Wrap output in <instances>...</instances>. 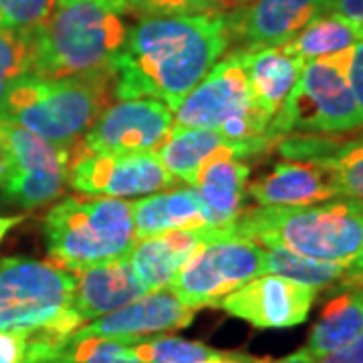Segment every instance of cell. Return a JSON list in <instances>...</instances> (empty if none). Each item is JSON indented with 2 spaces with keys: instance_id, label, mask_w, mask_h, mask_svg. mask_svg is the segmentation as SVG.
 Here are the masks:
<instances>
[{
  "instance_id": "6da1fadb",
  "label": "cell",
  "mask_w": 363,
  "mask_h": 363,
  "mask_svg": "<svg viewBox=\"0 0 363 363\" xmlns=\"http://www.w3.org/2000/svg\"><path fill=\"white\" fill-rule=\"evenodd\" d=\"M230 45L226 14L145 16L128 28L113 63L119 99H157L176 111Z\"/></svg>"
},
{
  "instance_id": "7a4b0ae2",
  "label": "cell",
  "mask_w": 363,
  "mask_h": 363,
  "mask_svg": "<svg viewBox=\"0 0 363 363\" xmlns=\"http://www.w3.org/2000/svg\"><path fill=\"white\" fill-rule=\"evenodd\" d=\"M128 37L123 6L105 0H57L35 30V77H113Z\"/></svg>"
},
{
  "instance_id": "3957f363",
  "label": "cell",
  "mask_w": 363,
  "mask_h": 363,
  "mask_svg": "<svg viewBox=\"0 0 363 363\" xmlns=\"http://www.w3.org/2000/svg\"><path fill=\"white\" fill-rule=\"evenodd\" d=\"M224 228L264 248H285L363 271V212L345 200L303 208H250Z\"/></svg>"
},
{
  "instance_id": "277c9868",
  "label": "cell",
  "mask_w": 363,
  "mask_h": 363,
  "mask_svg": "<svg viewBox=\"0 0 363 363\" xmlns=\"http://www.w3.org/2000/svg\"><path fill=\"white\" fill-rule=\"evenodd\" d=\"M111 79L26 75L0 105V119L25 128L57 147L75 152L105 109Z\"/></svg>"
},
{
  "instance_id": "5b68a950",
  "label": "cell",
  "mask_w": 363,
  "mask_h": 363,
  "mask_svg": "<svg viewBox=\"0 0 363 363\" xmlns=\"http://www.w3.org/2000/svg\"><path fill=\"white\" fill-rule=\"evenodd\" d=\"M43 230L49 260L69 271L128 255L135 245L131 204L123 198L69 196L49 210Z\"/></svg>"
},
{
  "instance_id": "8992f818",
  "label": "cell",
  "mask_w": 363,
  "mask_h": 363,
  "mask_svg": "<svg viewBox=\"0 0 363 363\" xmlns=\"http://www.w3.org/2000/svg\"><path fill=\"white\" fill-rule=\"evenodd\" d=\"M77 277L51 260L0 259V329L71 339L83 327L73 311Z\"/></svg>"
},
{
  "instance_id": "52a82bcc",
  "label": "cell",
  "mask_w": 363,
  "mask_h": 363,
  "mask_svg": "<svg viewBox=\"0 0 363 363\" xmlns=\"http://www.w3.org/2000/svg\"><path fill=\"white\" fill-rule=\"evenodd\" d=\"M174 113L176 125L218 131L230 142L252 145L257 154L274 143L269 135L271 119L255 104L236 51L212 67Z\"/></svg>"
},
{
  "instance_id": "ba28073f",
  "label": "cell",
  "mask_w": 363,
  "mask_h": 363,
  "mask_svg": "<svg viewBox=\"0 0 363 363\" xmlns=\"http://www.w3.org/2000/svg\"><path fill=\"white\" fill-rule=\"evenodd\" d=\"M351 49L305 61L297 85L272 117L269 135L281 142L289 133H347L363 125V111L351 91Z\"/></svg>"
},
{
  "instance_id": "9c48e42d",
  "label": "cell",
  "mask_w": 363,
  "mask_h": 363,
  "mask_svg": "<svg viewBox=\"0 0 363 363\" xmlns=\"http://www.w3.org/2000/svg\"><path fill=\"white\" fill-rule=\"evenodd\" d=\"M264 272L262 247L208 226L206 238L176 272L169 291L190 309L218 307L226 295Z\"/></svg>"
},
{
  "instance_id": "30bf717a",
  "label": "cell",
  "mask_w": 363,
  "mask_h": 363,
  "mask_svg": "<svg viewBox=\"0 0 363 363\" xmlns=\"http://www.w3.org/2000/svg\"><path fill=\"white\" fill-rule=\"evenodd\" d=\"M67 184L75 192L87 196L138 198L168 190L176 184V178L154 152L105 154L91 152L81 142L71 157Z\"/></svg>"
},
{
  "instance_id": "8fae6325",
  "label": "cell",
  "mask_w": 363,
  "mask_h": 363,
  "mask_svg": "<svg viewBox=\"0 0 363 363\" xmlns=\"http://www.w3.org/2000/svg\"><path fill=\"white\" fill-rule=\"evenodd\" d=\"M0 131L11 152V172L4 182L6 196L25 210L55 200L65 188L75 152L45 142L6 119H0Z\"/></svg>"
},
{
  "instance_id": "7c38bea8",
  "label": "cell",
  "mask_w": 363,
  "mask_h": 363,
  "mask_svg": "<svg viewBox=\"0 0 363 363\" xmlns=\"http://www.w3.org/2000/svg\"><path fill=\"white\" fill-rule=\"evenodd\" d=\"M172 125L174 111L166 104L150 97L121 99L101 111L83 138V147L105 154L154 152Z\"/></svg>"
},
{
  "instance_id": "4fadbf2b",
  "label": "cell",
  "mask_w": 363,
  "mask_h": 363,
  "mask_svg": "<svg viewBox=\"0 0 363 363\" xmlns=\"http://www.w3.org/2000/svg\"><path fill=\"white\" fill-rule=\"evenodd\" d=\"M317 289L262 272L222 298L226 313L257 329H286L307 321Z\"/></svg>"
},
{
  "instance_id": "5bb4252c",
  "label": "cell",
  "mask_w": 363,
  "mask_h": 363,
  "mask_svg": "<svg viewBox=\"0 0 363 363\" xmlns=\"http://www.w3.org/2000/svg\"><path fill=\"white\" fill-rule=\"evenodd\" d=\"M329 13V0H250L226 14L230 43L240 49L285 45L317 16Z\"/></svg>"
},
{
  "instance_id": "9a60e30c",
  "label": "cell",
  "mask_w": 363,
  "mask_h": 363,
  "mask_svg": "<svg viewBox=\"0 0 363 363\" xmlns=\"http://www.w3.org/2000/svg\"><path fill=\"white\" fill-rule=\"evenodd\" d=\"M247 194L259 206L303 208L339 200V188L335 172L327 157H286L252 182L247 188Z\"/></svg>"
},
{
  "instance_id": "2e32d148",
  "label": "cell",
  "mask_w": 363,
  "mask_h": 363,
  "mask_svg": "<svg viewBox=\"0 0 363 363\" xmlns=\"http://www.w3.org/2000/svg\"><path fill=\"white\" fill-rule=\"evenodd\" d=\"M194 321V309L186 307L169 289L145 293L143 297L97 317L73 333L77 337H109L142 341L147 335L184 329Z\"/></svg>"
},
{
  "instance_id": "e0dca14e",
  "label": "cell",
  "mask_w": 363,
  "mask_h": 363,
  "mask_svg": "<svg viewBox=\"0 0 363 363\" xmlns=\"http://www.w3.org/2000/svg\"><path fill=\"white\" fill-rule=\"evenodd\" d=\"M247 156H257V150L248 143L233 142L204 160L198 169L194 188L208 226L224 228L242 214L250 174V168L242 162Z\"/></svg>"
},
{
  "instance_id": "ac0fdd59",
  "label": "cell",
  "mask_w": 363,
  "mask_h": 363,
  "mask_svg": "<svg viewBox=\"0 0 363 363\" xmlns=\"http://www.w3.org/2000/svg\"><path fill=\"white\" fill-rule=\"evenodd\" d=\"M73 272L77 277L73 311L83 323L117 311L147 293L131 267L130 252Z\"/></svg>"
},
{
  "instance_id": "d6986e66",
  "label": "cell",
  "mask_w": 363,
  "mask_h": 363,
  "mask_svg": "<svg viewBox=\"0 0 363 363\" xmlns=\"http://www.w3.org/2000/svg\"><path fill=\"white\" fill-rule=\"evenodd\" d=\"M236 52L247 73L255 104L272 121V117L281 111L286 97L297 85L305 63L286 51L283 45L262 49H236Z\"/></svg>"
},
{
  "instance_id": "ffe728a7",
  "label": "cell",
  "mask_w": 363,
  "mask_h": 363,
  "mask_svg": "<svg viewBox=\"0 0 363 363\" xmlns=\"http://www.w3.org/2000/svg\"><path fill=\"white\" fill-rule=\"evenodd\" d=\"M208 226L174 230L135 240L130 250V262L147 293L162 291L172 283L176 272L206 238Z\"/></svg>"
},
{
  "instance_id": "44dd1931",
  "label": "cell",
  "mask_w": 363,
  "mask_h": 363,
  "mask_svg": "<svg viewBox=\"0 0 363 363\" xmlns=\"http://www.w3.org/2000/svg\"><path fill=\"white\" fill-rule=\"evenodd\" d=\"M135 240L208 226L204 208L196 188L190 190H172L140 198L131 204Z\"/></svg>"
},
{
  "instance_id": "7402d4cb",
  "label": "cell",
  "mask_w": 363,
  "mask_h": 363,
  "mask_svg": "<svg viewBox=\"0 0 363 363\" xmlns=\"http://www.w3.org/2000/svg\"><path fill=\"white\" fill-rule=\"evenodd\" d=\"M228 143L233 142L226 140L218 131L182 128L174 123L166 140L157 145L154 154L176 180H184L194 186L198 169L204 164V160Z\"/></svg>"
},
{
  "instance_id": "603a6c76",
  "label": "cell",
  "mask_w": 363,
  "mask_h": 363,
  "mask_svg": "<svg viewBox=\"0 0 363 363\" xmlns=\"http://www.w3.org/2000/svg\"><path fill=\"white\" fill-rule=\"evenodd\" d=\"M262 257H264V272L285 277L301 285L313 286L317 291L329 286H341L345 291L363 286V271H357L350 264L301 257L285 248L262 247Z\"/></svg>"
},
{
  "instance_id": "cb8c5ba5",
  "label": "cell",
  "mask_w": 363,
  "mask_h": 363,
  "mask_svg": "<svg viewBox=\"0 0 363 363\" xmlns=\"http://www.w3.org/2000/svg\"><path fill=\"white\" fill-rule=\"evenodd\" d=\"M363 333V286L331 298L313 325L307 350L315 359L347 345Z\"/></svg>"
},
{
  "instance_id": "d4e9b609",
  "label": "cell",
  "mask_w": 363,
  "mask_h": 363,
  "mask_svg": "<svg viewBox=\"0 0 363 363\" xmlns=\"http://www.w3.org/2000/svg\"><path fill=\"white\" fill-rule=\"evenodd\" d=\"M359 40H363V26L351 23L337 13H325L283 47L305 63L347 51Z\"/></svg>"
},
{
  "instance_id": "484cf974",
  "label": "cell",
  "mask_w": 363,
  "mask_h": 363,
  "mask_svg": "<svg viewBox=\"0 0 363 363\" xmlns=\"http://www.w3.org/2000/svg\"><path fill=\"white\" fill-rule=\"evenodd\" d=\"M35 30H0V105L21 79L33 73Z\"/></svg>"
},
{
  "instance_id": "4316f807",
  "label": "cell",
  "mask_w": 363,
  "mask_h": 363,
  "mask_svg": "<svg viewBox=\"0 0 363 363\" xmlns=\"http://www.w3.org/2000/svg\"><path fill=\"white\" fill-rule=\"evenodd\" d=\"M133 353L143 363H200L222 355L220 351L212 350L200 341H188L172 335L138 341L133 345Z\"/></svg>"
},
{
  "instance_id": "83f0119b",
  "label": "cell",
  "mask_w": 363,
  "mask_h": 363,
  "mask_svg": "<svg viewBox=\"0 0 363 363\" xmlns=\"http://www.w3.org/2000/svg\"><path fill=\"white\" fill-rule=\"evenodd\" d=\"M327 160L335 172L339 200L363 212V140L339 145Z\"/></svg>"
},
{
  "instance_id": "f1b7e54d",
  "label": "cell",
  "mask_w": 363,
  "mask_h": 363,
  "mask_svg": "<svg viewBox=\"0 0 363 363\" xmlns=\"http://www.w3.org/2000/svg\"><path fill=\"white\" fill-rule=\"evenodd\" d=\"M138 341L109 337H71L69 355L73 363H143L133 353Z\"/></svg>"
},
{
  "instance_id": "f546056e",
  "label": "cell",
  "mask_w": 363,
  "mask_h": 363,
  "mask_svg": "<svg viewBox=\"0 0 363 363\" xmlns=\"http://www.w3.org/2000/svg\"><path fill=\"white\" fill-rule=\"evenodd\" d=\"M222 9H228L226 0H123V13L140 18L218 13Z\"/></svg>"
},
{
  "instance_id": "4dcf8cb0",
  "label": "cell",
  "mask_w": 363,
  "mask_h": 363,
  "mask_svg": "<svg viewBox=\"0 0 363 363\" xmlns=\"http://www.w3.org/2000/svg\"><path fill=\"white\" fill-rule=\"evenodd\" d=\"M57 0H0V30H35L55 9Z\"/></svg>"
},
{
  "instance_id": "1f68e13d",
  "label": "cell",
  "mask_w": 363,
  "mask_h": 363,
  "mask_svg": "<svg viewBox=\"0 0 363 363\" xmlns=\"http://www.w3.org/2000/svg\"><path fill=\"white\" fill-rule=\"evenodd\" d=\"M28 333L0 329V363H25Z\"/></svg>"
},
{
  "instance_id": "d6a6232c",
  "label": "cell",
  "mask_w": 363,
  "mask_h": 363,
  "mask_svg": "<svg viewBox=\"0 0 363 363\" xmlns=\"http://www.w3.org/2000/svg\"><path fill=\"white\" fill-rule=\"evenodd\" d=\"M350 85L355 101L359 105V109L363 111V40H359L357 45L351 47V59H350Z\"/></svg>"
},
{
  "instance_id": "836d02e7",
  "label": "cell",
  "mask_w": 363,
  "mask_h": 363,
  "mask_svg": "<svg viewBox=\"0 0 363 363\" xmlns=\"http://www.w3.org/2000/svg\"><path fill=\"white\" fill-rule=\"evenodd\" d=\"M317 363H363V333L347 345L319 357Z\"/></svg>"
},
{
  "instance_id": "e575fe53",
  "label": "cell",
  "mask_w": 363,
  "mask_h": 363,
  "mask_svg": "<svg viewBox=\"0 0 363 363\" xmlns=\"http://www.w3.org/2000/svg\"><path fill=\"white\" fill-rule=\"evenodd\" d=\"M329 13H337L363 26V0H329Z\"/></svg>"
},
{
  "instance_id": "d590c367",
  "label": "cell",
  "mask_w": 363,
  "mask_h": 363,
  "mask_svg": "<svg viewBox=\"0 0 363 363\" xmlns=\"http://www.w3.org/2000/svg\"><path fill=\"white\" fill-rule=\"evenodd\" d=\"M9 172H11V152H9V143L0 131V184L6 182Z\"/></svg>"
},
{
  "instance_id": "8d00e7d4",
  "label": "cell",
  "mask_w": 363,
  "mask_h": 363,
  "mask_svg": "<svg viewBox=\"0 0 363 363\" xmlns=\"http://www.w3.org/2000/svg\"><path fill=\"white\" fill-rule=\"evenodd\" d=\"M272 363H317V359H315L311 353H309V350L305 347V350L295 351V353H291V355H286L283 359Z\"/></svg>"
},
{
  "instance_id": "74e56055",
  "label": "cell",
  "mask_w": 363,
  "mask_h": 363,
  "mask_svg": "<svg viewBox=\"0 0 363 363\" xmlns=\"http://www.w3.org/2000/svg\"><path fill=\"white\" fill-rule=\"evenodd\" d=\"M21 220H23L21 216H0V242H2V238L9 234V230L14 228Z\"/></svg>"
},
{
  "instance_id": "f35d334b",
  "label": "cell",
  "mask_w": 363,
  "mask_h": 363,
  "mask_svg": "<svg viewBox=\"0 0 363 363\" xmlns=\"http://www.w3.org/2000/svg\"><path fill=\"white\" fill-rule=\"evenodd\" d=\"M26 363H73V362H71L69 347H67L61 355H55V357H49V359H39V362H26Z\"/></svg>"
},
{
  "instance_id": "ab89813d",
  "label": "cell",
  "mask_w": 363,
  "mask_h": 363,
  "mask_svg": "<svg viewBox=\"0 0 363 363\" xmlns=\"http://www.w3.org/2000/svg\"><path fill=\"white\" fill-rule=\"evenodd\" d=\"M220 363H245V362H240V359H236V357H228V355H222Z\"/></svg>"
},
{
  "instance_id": "60d3db41",
  "label": "cell",
  "mask_w": 363,
  "mask_h": 363,
  "mask_svg": "<svg viewBox=\"0 0 363 363\" xmlns=\"http://www.w3.org/2000/svg\"><path fill=\"white\" fill-rule=\"evenodd\" d=\"M247 2H250V0H226V4L228 6H240V4H247Z\"/></svg>"
},
{
  "instance_id": "b9f144b4",
  "label": "cell",
  "mask_w": 363,
  "mask_h": 363,
  "mask_svg": "<svg viewBox=\"0 0 363 363\" xmlns=\"http://www.w3.org/2000/svg\"><path fill=\"white\" fill-rule=\"evenodd\" d=\"M222 355H224V353H222ZM222 355H218V357H212V359H206V362H200V363H220Z\"/></svg>"
},
{
  "instance_id": "7bdbcfd3",
  "label": "cell",
  "mask_w": 363,
  "mask_h": 363,
  "mask_svg": "<svg viewBox=\"0 0 363 363\" xmlns=\"http://www.w3.org/2000/svg\"><path fill=\"white\" fill-rule=\"evenodd\" d=\"M105 2H113V4H121L123 6V0H105Z\"/></svg>"
}]
</instances>
